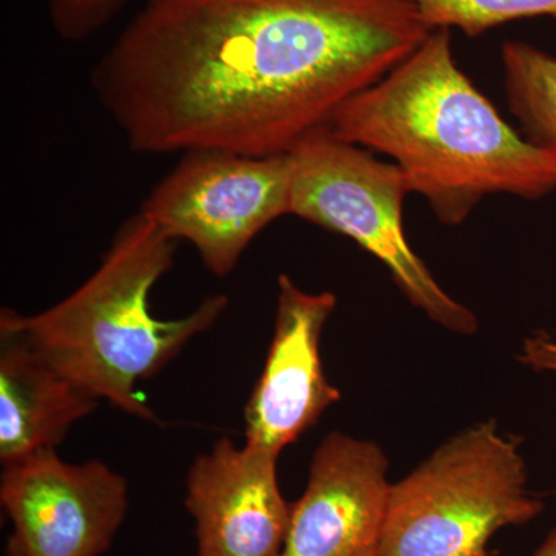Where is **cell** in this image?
I'll return each instance as SVG.
<instances>
[{
	"label": "cell",
	"instance_id": "6da1fadb",
	"mask_svg": "<svg viewBox=\"0 0 556 556\" xmlns=\"http://www.w3.org/2000/svg\"><path fill=\"white\" fill-rule=\"evenodd\" d=\"M431 30L413 0H149L91 89L134 152L285 155Z\"/></svg>",
	"mask_w": 556,
	"mask_h": 556
},
{
	"label": "cell",
	"instance_id": "7a4b0ae2",
	"mask_svg": "<svg viewBox=\"0 0 556 556\" xmlns=\"http://www.w3.org/2000/svg\"><path fill=\"white\" fill-rule=\"evenodd\" d=\"M328 127L394 160L442 225H463L496 193L540 200L556 189V159L507 124L457 67L447 27L348 100Z\"/></svg>",
	"mask_w": 556,
	"mask_h": 556
},
{
	"label": "cell",
	"instance_id": "3957f363",
	"mask_svg": "<svg viewBox=\"0 0 556 556\" xmlns=\"http://www.w3.org/2000/svg\"><path fill=\"white\" fill-rule=\"evenodd\" d=\"M174 243L138 212L119 226L100 268L68 298L35 316L7 313L62 375L153 422L155 413L139 397L137 383L166 367L229 305L226 295H214L186 317L153 316L150 292L174 265Z\"/></svg>",
	"mask_w": 556,
	"mask_h": 556
},
{
	"label": "cell",
	"instance_id": "277c9868",
	"mask_svg": "<svg viewBox=\"0 0 556 556\" xmlns=\"http://www.w3.org/2000/svg\"><path fill=\"white\" fill-rule=\"evenodd\" d=\"M543 510L518 439L484 420L391 484L380 556H486L500 530Z\"/></svg>",
	"mask_w": 556,
	"mask_h": 556
},
{
	"label": "cell",
	"instance_id": "5b68a950",
	"mask_svg": "<svg viewBox=\"0 0 556 556\" xmlns=\"http://www.w3.org/2000/svg\"><path fill=\"white\" fill-rule=\"evenodd\" d=\"M292 166L289 214L356 241L387 266L402 294L438 325L473 336L478 317L438 283L409 247L404 230L407 178L394 163L339 138L328 126L289 150Z\"/></svg>",
	"mask_w": 556,
	"mask_h": 556
},
{
	"label": "cell",
	"instance_id": "8992f818",
	"mask_svg": "<svg viewBox=\"0 0 556 556\" xmlns=\"http://www.w3.org/2000/svg\"><path fill=\"white\" fill-rule=\"evenodd\" d=\"M291 185L288 153L248 156L189 150L139 212L169 239L192 243L206 268L225 277L263 229L289 215Z\"/></svg>",
	"mask_w": 556,
	"mask_h": 556
},
{
	"label": "cell",
	"instance_id": "52a82bcc",
	"mask_svg": "<svg viewBox=\"0 0 556 556\" xmlns=\"http://www.w3.org/2000/svg\"><path fill=\"white\" fill-rule=\"evenodd\" d=\"M0 504L13 525L5 556H101L126 519L129 490L101 460L76 466L49 448L5 466Z\"/></svg>",
	"mask_w": 556,
	"mask_h": 556
},
{
	"label": "cell",
	"instance_id": "ba28073f",
	"mask_svg": "<svg viewBox=\"0 0 556 556\" xmlns=\"http://www.w3.org/2000/svg\"><path fill=\"white\" fill-rule=\"evenodd\" d=\"M336 305L332 292L313 294L288 276L278 278L273 342L244 409L248 444L280 455L342 397L320 357L321 332Z\"/></svg>",
	"mask_w": 556,
	"mask_h": 556
},
{
	"label": "cell",
	"instance_id": "9c48e42d",
	"mask_svg": "<svg viewBox=\"0 0 556 556\" xmlns=\"http://www.w3.org/2000/svg\"><path fill=\"white\" fill-rule=\"evenodd\" d=\"M387 468L375 442L328 434L314 453L305 492L292 504L280 556H380Z\"/></svg>",
	"mask_w": 556,
	"mask_h": 556
},
{
	"label": "cell",
	"instance_id": "30bf717a",
	"mask_svg": "<svg viewBox=\"0 0 556 556\" xmlns=\"http://www.w3.org/2000/svg\"><path fill=\"white\" fill-rule=\"evenodd\" d=\"M278 453L219 439L192 464L186 508L199 556H280L292 504L280 492Z\"/></svg>",
	"mask_w": 556,
	"mask_h": 556
},
{
	"label": "cell",
	"instance_id": "8fae6325",
	"mask_svg": "<svg viewBox=\"0 0 556 556\" xmlns=\"http://www.w3.org/2000/svg\"><path fill=\"white\" fill-rule=\"evenodd\" d=\"M100 399L73 382L0 313V463L56 448Z\"/></svg>",
	"mask_w": 556,
	"mask_h": 556
},
{
	"label": "cell",
	"instance_id": "7c38bea8",
	"mask_svg": "<svg viewBox=\"0 0 556 556\" xmlns=\"http://www.w3.org/2000/svg\"><path fill=\"white\" fill-rule=\"evenodd\" d=\"M501 58L508 108L522 137L556 159V58L518 40L504 42Z\"/></svg>",
	"mask_w": 556,
	"mask_h": 556
},
{
	"label": "cell",
	"instance_id": "4fadbf2b",
	"mask_svg": "<svg viewBox=\"0 0 556 556\" xmlns=\"http://www.w3.org/2000/svg\"><path fill=\"white\" fill-rule=\"evenodd\" d=\"M430 28H457L470 38L508 22L554 17L556 0H413Z\"/></svg>",
	"mask_w": 556,
	"mask_h": 556
},
{
	"label": "cell",
	"instance_id": "5bb4252c",
	"mask_svg": "<svg viewBox=\"0 0 556 556\" xmlns=\"http://www.w3.org/2000/svg\"><path fill=\"white\" fill-rule=\"evenodd\" d=\"M127 0H49L50 20L58 36L79 42L113 21Z\"/></svg>",
	"mask_w": 556,
	"mask_h": 556
},
{
	"label": "cell",
	"instance_id": "9a60e30c",
	"mask_svg": "<svg viewBox=\"0 0 556 556\" xmlns=\"http://www.w3.org/2000/svg\"><path fill=\"white\" fill-rule=\"evenodd\" d=\"M518 361L533 371L556 372V336L535 332L522 343Z\"/></svg>",
	"mask_w": 556,
	"mask_h": 556
},
{
	"label": "cell",
	"instance_id": "2e32d148",
	"mask_svg": "<svg viewBox=\"0 0 556 556\" xmlns=\"http://www.w3.org/2000/svg\"><path fill=\"white\" fill-rule=\"evenodd\" d=\"M530 556H556V527L548 533L544 543Z\"/></svg>",
	"mask_w": 556,
	"mask_h": 556
}]
</instances>
